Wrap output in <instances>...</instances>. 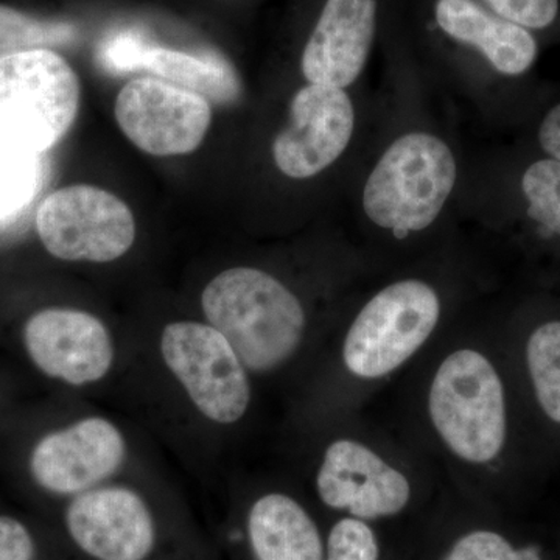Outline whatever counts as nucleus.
I'll use <instances>...</instances> for the list:
<instances>
[{"instance_id": "23", "label": "nucleus", "mask_w": 560, "mask_h": 560, "mask_svg": "<svg viewBox=\"0 0 560 560\" xmlns=\"http://www.w3.org/2000/svg\"><path fill=\"white\" fill-rule=\"evenodd\" d=\"M374 530L360 518H345L330 530L326 560H377Z\"/></svg>"}, {"instance_id": "15", "label": "nucleus", "mask_w": 560, "mask_h": 560, "mask_svg": "<svg viewBox=\"0 0 560 560\" xmlns=\"http://www.w3.org/2000/svg\"><path fill=\"white\" fill-rule=\"evenodd\" d=\"M116 72H147L219 105L234 103L242 92L237 72L224 58L195 57L186 51L158 47L139 33L121 50Z\"/></svg>"}, {"instance_id": "9", "label": "nucleus", "mask_w": 560, "mask_h": 560, "mask_svg": "<svg viewBox=\"0 0 560 560\" xmlns=\"http://www.w3.org/2000/svg\"><path fill=\"white\" fill-rule=\"evenodd\" d=\"M355 113L345 90L308 83L290 106V124L276 136L272 158L280 172L307 179L326 171L348 149Z\"/></svg>"}, {"instance_id": "26", "label": "nucleus", "mask_w": 560, "mask_h": 560, "mask_svg": "<svg viewBox=\"0 0 560 560\" xmlns=\"http://www.w3.org/2000/svg\"><path fill=\"white\" fill-rule=\"evenodd\" d=\"M541 149L550 154L551 160L560 162V105L547 114L539 130Z\"/></svg>"}, {"instance_id": "18", "label": "nucleus", "mask_w": 560, "mask_h": 560, "mask_svg": "<svg viewBox=\"0 0 560 560\" xmlns=\"http://www.w3.org/2000/svg\"><path fill=\"white\" fill-rule=\"evenodd\" d=\"M40 151L0 116V220L20 212L38 194L43 180Z\"/></svg>"}, {"instance_id": "16", "label": "nucleus", "mask_w": 560, "mask_h": 560, "mask_svg": "<svg viewBox=\"0 0 560 560\" xmlns=\"http://www.w3.org/2000/svg\"><path fill=\"white\" fill-rule=\"evenodd\" d=\"M434 14L442 32L480 50L503 75H521L536 60L537 43L528 28L471 0H438Z\"/></svg>"}, {"instance_id": "7", "label": "nucleus", "mask_w": 560, "mask_h": 560, "mask_svg": "<svg viewBox=\"0 0 560 560\" xmlns=\"http://www.w3.org/2000/svg\"><path fill=\"white\" fill-rule=\"evenodd\" d=\"M161 353L206 418L234 423L245 416L250 399L245 364L219 330L191 320L168 324Z\"/></svg>"}, {"instance_id": "5", "label": "nucleus", "mask_w": 560, "mask_h": 560, "mask_svg": "<svg viewBox=\"0 0 560 560\" xmlns=\"http://www.w3.org/2000/svg\"><path fill=\"white\" fill-rule=\"evenodd\" d=\"M80 81L50 49L0 57V116L44 153L66 136L80 108Z\"/></svg>"}, {"instance_id": "20", "label": "nucleus", "mask_w": 560, "mask_h": 560, "mask_svg": "<svg viewBox=\"0 0 560 560\" xmlns=\"http://www.w3.org/2000/svg\"><path fill=\"white\" fill-rule=\"evenodd\" d=\"M77 35L79 32L69 22L38 20L0 5V57L62 46L73 43Z\"/></svg>"}, {"instance_id": "4", "label": "nucleus", "mask_w": 560, "mask_h": 560, "mask_svg": "<svg viewBox=\"0 0 560 560\" xmlns=\"http://www.w3.org/2000/svg\"><path fill=\"white\" fill-rule=\"evenodd\" d=\"M436 291L420 280H401L372 298L345 341V363L357 377L378 378L411 359L440 320Z\"/></svg>"}, {"instance_id": "8", "label": "nucleus", "mask_w": 560, "mask_h": 560, "mask_svg": "<svg viewBox=\"0 0 560 560\" xmlns=\"http://www.w3.org/2000/svg\"><path fill=\"white\" fill-rule=\"evenodd\" d=\"M114 114L124 135L151 156L191 153L212 121L205 97L154 77L128 81L117 95Z\"/></svg>"}, {"instance_id": "22", "label": "nucleus", "mask_w": 560, "mask_h": 560, "mask_svg": "<svg viewBox=\"0 0 560 560\" xmlns=\"http://www.w3.org/2000/svg\"><path fill=\"white\" fill-rule=\"evenodd\" d=\"M444 560H541L536 547L515 548L500 534L475 530L453 545Z\"/></svg>"}, {"instance_id": "24", "label": "nucleus", "mask_w": 560, "mask_h": 560, "mask_svg": "<svg viewBox=\"0 0 560 560\" xmlns=\"http://www.w3.org/2000/svg\"><path fill=\"white\" fill-rule=\"evenodd\" d=\"M497 16L525 28L550 27L559 13V0H485Z\"/></svg>"}, {"instance_id": "25", "label": "nucleus", "mask_w": 560, "mask_h": 560, "mask_svg": "<svg viewBox=\"0 0 560 560\" xmlns=\"http://www.w3.org/2000/svg\"><path fill=\"white\" fill-rule=\"evenodd\" d=\"M35 559L31 530L10 515H0V560Z\"/></svg>"}, {"instance_id": "1", "label": "nucleus", "mask_w": 560, "mask_h": 560, "mask_svg": "<svg viewBox=\"0 0 560 560\" xmlns=\"http://www.w3.org/2000/svg\"><path fill=\"white\" fill-rule=\"evenodd\" d=\"M201 305L209 326L250 371L276 370L300 348L304 308L268 272L245 267L220 272L202 291Z\"/></svg>"}, {"instance_id": "10", "label": "nucleus", "mask_w": 560, "mask_h": 560, "mask_svg": "<svg viewBox=\"0 0 560 560\" xmlns=\"http://www.w3.org/2000/svg\"><path fill=\"white\" fill-rule=\"evenodd\" d=\"M24 345L43 374L69 385L102 381L113 366L109 331L86 312L46 308L35 313L25 324Z\"/></svg>"}, {"instance_id": "6", "label": "nucleus", "mask_w": 560, "mask_h": 560, "mask_svg": "<svg viewBox=\"0 0 560 560\" xmlns=\"http://www.w3.org/2000/svg\"><path fill=\"white\" fill-rule=\"evenodd\" d=\"M36 231L57 259L105 264L131 248L136 221L116 195L98 187L69 186L40 202Z\"/></svg>"}, {"instance_id": "11", "label": "nucleus", "mask_w": 560, "mask_h": 560, "mask_svg": "<svg viewBox=\"0 0 560 560\" xmlns=\"http://www.w3.org/2000/svg\"><path fill=\"white\" fill-rule=\"evenodd\" d=\"M125 459V441L109 420L90 418L47 434L31 456L33 480L51 493L83 492L114 474Z\"/></svg>"}, {"instance_id": "3", "label": "nucleus", "mask_w": 560, "mask_h": 560, "mask_svg": "<svg viewBox=\"0 0 560 560\" xmlns=\"http://www.w3.org/2000/svg\"><path fill=\"white\" fill-rule=\"evenodd\" d=\"M430 416L455 455L469 463H489L506 441V401L499 372L475 350L452 353L434 375Z\"/></svg>"}, {"instance_id": "21", "label": "nucleus", "mask_w": 560, "mask_h": 560, "mask_svg": "<svg viewBox=\"0 0 560 560\" xmlns=\"http://www.w3.org/2000/svg\"><path fill=\"white\" fill-rule=\"evenodd\" d=\"M522 189L530 219L560 235V162H534L523 175Z\"/></svg>"}, {"instance_id": "14", "label": "nucleus", "mask_w": 560, "mask_h": 560, "mask_svg": "<svg viewBox=\"0 0 560 560\" xmlns=\"http://www.w3.org/2000/svg\"><path fill=\"white\" fill-rule=\"evenodd\" d=\"M375 0H327L302 54L313 84L345 90L366 66L375 35Z\"/></svg>"}, {"instance_id": "13", "label": "nucleus", "mask_w": 560, "mask_h": 560, "mask_svg": "<svg viewBox=\"0 0 560 560\" xmlns=\"http://www.w3.org/2000/svg\"><path fill=\"white\" fill-rule=\"evenodd\" d=\"M66 525L81 550L97 560H145L153 550V518L131 489L81 493L70 503Z\"/></svg>"}, {"instance_id": "12", "label": "nucleus", "mask_w": 560, "mask_h": 560, "mask_svg": "<svg viewBox=\"0 0 560 560\" xmlns=\"http://www.w3.org/2000/svg\"><path fill=\"white\" fill-rule=\"evenodd\" d=\"M320 500L360 521L389 517L407 506L410 482L366 445L341 440L327 448L318 474Z\"/></svg>"}, {"instance_id": "17", "label": "nucleus", "mask_w": 560, "mask_h": 560, "mask_svg": "<svg viewBox=\"0 0 560 560\" xmlns=\"http://www.w3.org/2000/svg\"><path fill=\"white\" fill-rule=\"evenodd\" d=\"M248 530L257 560H324L315 522L290 497L271 493L257 500Z\"/></svg>"}, {"instance_id": "2", "label": "nucleus", "mask_w": 560, "mask_h": 560, "mask_svg": "<svg viewBox=\"0 0 560 560\" xmlns=\"http://www.w3.org/2000/svg\"><path fill=\"white\" fill-rule=\"evenodd\" d=\"M456 183L447 143L427 132L397 139L375 165L363 191V208L377 226L423 231L440 217Z\"/></svg>"}, {"instance_id": "19", "label": "nucleus", "mask_w": 560, "mask_h": 560, "mask_svg": "<svg viewBox=\"0 0 560 560\" xmlns=\"http://www.w3.org/2000/svg\"><path fill=\"white\" fill-rule=\"evenodd\" d=\"M526 364L541 411L560 423V320L541 324L526 345Z\"/></svg>"}]
</instances>
